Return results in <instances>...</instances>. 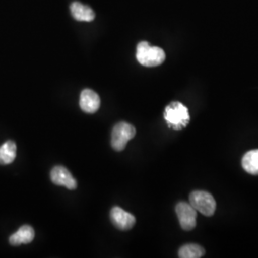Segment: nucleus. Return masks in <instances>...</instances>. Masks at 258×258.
Masks as SVG:
<instances>
[{"label":"nucleus","instance_id":"nucleus-9","mask_svg":"<svg viewBox=\"0 0 258 258\" xmlns=\"http://www.w3.org/2000/svg\"><path fill=\"white\" fill-rule=\"evenodd\" d=\"M35 238V231L31 226H22L19 231L11 235L9 242L13 246H19L22 244H29Z\"/></svg>","mask_w":258,"mask_h":258},{"label":"nucleus","instance_id":"nucleus-6","mask_svg":"<svg viewBox=\"0 0 258 258\" xmlns=\"http://www.w3.org/2000/svg\"><path fill=\"white\" fill-rule=\"evenodd\" d=\"M110 219L113 225L120 231L131 230L136 223L135 216L123 211L120 207H114L111 210Z\"/></svg>","mask_w":258,"mask_h":258},{"label":"nucleus","instance_id":"nucleus-2","mask_svg":"<svg viewBox=\"0 0 258 258\" xmlns=\"http://www.w3.org/2000/svg\"><path fill=\"white\" fill-rule=\"evenodd\" d=\"M136 58L143 66L155 67L165 61L166 54L162 48L151 46L147 41H142L137 46Z\"/></svg>","mask_w":258,"mask_h":258},{"label":"nucleus","instance_id":"nucleus-11","mask_svg":"<svg viewBox=\"0 0 258 258\" xmlns=\"http://www.w3.org/2000/svg\"><path fill=\"white\" fill-rule=\"evenodd\" d=\"M17 156V145L13 141H8L0 147V165H9Z\"/></svg>","mask_w":258,"mask_h":258},{"label":"nucleus","instance_id":"nucleus-12","mask_svg":"<svg viewBox=\"0 0 258 258\" xmlns=\"http://www.w3.org/2000/svg\"><path fill=\"white\" fill-rule=\"evenodd\" d=\"M243 168L251 175H258V149L247 152L242 159Z\"/></svg>","mask_w":258,"mask_h":258},{"label":"nucleus","instance_id":"nucleus-7","mask_svg":"<svg viewBox=\"0 0 258 258\" xmlns=\"http://www.w3.org/2000/svg\"><path fill=\"white\" fill-rule=\"evenodd\" d=\"M51 180L56 185L65 186L68 189L77 188V181L64 166H55L51 171Z\"/></svg>","mask_w":258,"mask_h":258},{"label":"nucleus","instance_id":"nucleus-8","mask_svg":"<svg viewBox=\"0 0 258 258\" xmlns=\"http://www.w3.org/2000/svg\"><path fill=\"white\" fill-rule=\"evenodd\" d=\"M80 106L84 112L93 114L99 110L101 106V99L99 95L91 89H84L81 93Z\"/></svg>","mask_w":258,"mask_h":258},{"label":"nucleus","instance_id":"nucleus-4","mask_svg":"<svg viewBox=\"0 0 258 258\" xmlns=\"http://www.w3.org/2000/svg\"><path fill=\"white\" fill-rule=\"evenodd\" d=\"M189 204L205 216H212L216 210V202L213 196L203 190L192 191L189 195Z\"/></svg>","mask_w":258,"mask_h":258},{"label":"nucleus","instance_id":"nucleus-10","mask_svg":"<svg viewBox=\"0 0 258 258\" xmlns=\"http://www.w3.org/2000/svg\"><path fill=\"white\" fill-rule=\"evenodd\" d=\"M70 9L73 18L78 21L90 22L95 19V13L93 12V10L88 6L83 5L81 2L75 1L71 4Z\"/></svg>","mask_w":258,"mask_h":258},{"label":"nucleus","instance_id":"nucleus-13","mask_svg":"<svg viewBox=\"0 0 258 258\" xmlns=\"http://www.w3.org/2000/svg\"><path fill=\"white\" fill-rule=\"evenodd\" d=\"M205 254L203 247L197 244H186L179 249V257L181 258H199Z\"/></svg>","mask_w":258,"mask_h":258},{"label":"nucleus","instance_id":"nucleus-3","mask_svg":"<svg viewBox=\"0 0 258 258\" xmlns=\"http://www.w3.org/2000/svg\"><path fill=\"white\" fill-rule=\"evenodd\" d=\"M136 135V129L128 122L121 121L117 123L112 130L111 146L117 151L123 150L127 143Z\"/></svg>","mask_w":258,"mask_h":258},{"label":"nucleus","instance_id":"nucleus-1","mask_svg":"<svg viewBox=\"0 0 258 258\" xmlns=\"http://www.w3.org/2000/svg\"><path fill=\"white\" fill-rule=\"evenodd\" d=\"M164 118L167 123V126L174 130L184 128L190 120L188 109L180 102L169 103L165 109Z\"/></svg>","mask_w":258,"mask_h":258},{"label":"nucleus","instance_id":"nucleus-5","mask_svg":"<svg viewBox=\"0 0 258 258\" xmlns=\"http://www.w3.org/2000/svg\"><path fill=\"white\" fill-rule=\"evenodd\" d=\"M176 213L181 228L184 231H191L196 227L197 211L190 204L180 202L176 206Z\"/></svg>","mask_w":258,"mask_h":258}]
</instances>
